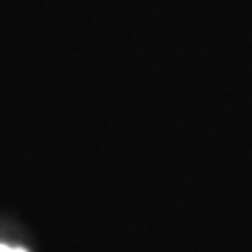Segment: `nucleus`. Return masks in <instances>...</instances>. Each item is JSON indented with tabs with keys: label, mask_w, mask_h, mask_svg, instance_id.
<instances>
[{
	"label": "nucleus",
	"mask_w": 252,
	"mask_h": 252,
	"mask_svg": "<svg viewBox=\"0 0 252 252\" xmlns=\"http://www.w3.org/2000/svg\"><path fill=\"white\" fill-rule=\"evenodd\" d=\"M0 252H27L23 249H11V247H6V245H0Z\"/></svg>",
	"instance_id": "obj_1"
}]
</instances>
